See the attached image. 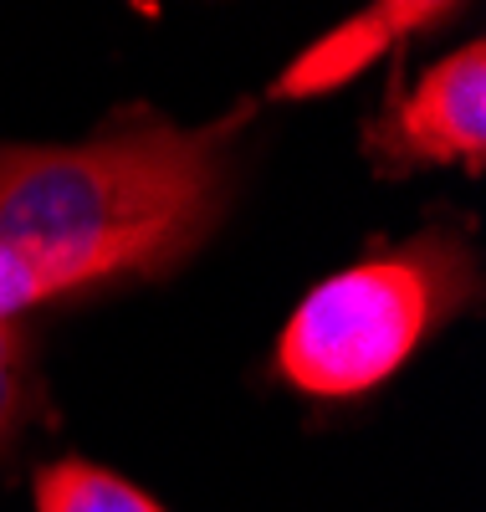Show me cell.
I'll return each instance as SVG.
<instances>
[{
	"label": "cell",
	"instance_id": "cell-6",
	"mask_svg": "<svg viewBox=\"0 0 486 512\" xmlns=\"http://www.w3.org/2000/svg\"><path fill=\"white\" fill-rule=\"evenodd\" d=\"M31 410V359H26V333L16 323H0V451L11 446L21 420Z\"/></svg>",
	"mask_w": 486,
	"mask_h": 512
},
{
	"label": "cell",
	"instance_id": "cell-5",
	"mask_svg": "<svg viewBox=\"0 0 486 512\" xmlns=\"http://www.w3.org/2000/svg\"><path fill=\"white\" fill-rule=\"evenodd\" d=\"M36 512H164V507L93 461H57L36 477Z\"/></svg>",
	"mask_w": 486,
	"mask_h": 512
},
{
	"label": "cell",
	"instance_id": "cell-3",
	"mask_svg": "<svg viewBox=\"0 0 486 512\" xmlns=\"http://www.w3.org/2000/svg\"><path fill=\"white\" fill-rule=\"evenodd\" d=\"M369 154L389 169L410 164H466L481 169L486 154V52L481 41L435 62L405 98L369 128Z\"/></svg>",
	"mask_w": 486,
	"mask_h": 512
},
{
	"label": "cell",
	"instance_id": "cell-4",
	"mask_svg": "<svg viewBox=\"0 0 486 512\" xmlns=\"http://www.w3.org/2000/svg\"><path fill=\"white\" fill-rule=\"evenodd\" d=\"M446 16V6H374L364 16L343 21L338 31H328L323 41H313L277 82V98H318L328 88H343L364 67H374V57L389 52L394 36H405L415 26H430Z\"/></svg>",
	"mask_w": 486,
	"mask_h": 512
},
{
	"label": "cell",
	"instance_id": "cell-1",
	"mask_svg": "<svg viewBox=\"0 0 486 512\" xmlns=\"http://www.w3.org/2000/svg\"><path fill=\"white\" fill-rule=\"evenodd\" d=\"M134 123L62 149L0 144V246L103 256L123 277L164 272L215 231L231 190V128Z\"/></svg>",
	"mask_w": 486,
	"mask_h": 512
},
{
	"label": "cell",
	"instance_id": "cell-2",
	"mask_svg": "<svg viewBox=\"0 0 486 512\" xmlns=\"http://www.w3.org/2000/svg\"><path fill=\"white\" fill-rule=\"evenodd\" d=\"M471 297L476 251L466 236L425 231L307 292L277 338V369L318 400L369 395Z\"/></svg>",
	"mask_w": 486,
	"mask_h": 512
}]
</instances>
